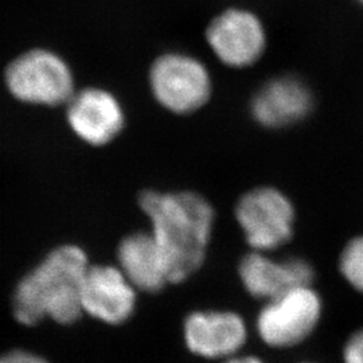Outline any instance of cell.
<instances>
[{"instance_id": "6da1fadb", "label": "cell", "mask_w": 363, "mask_h": 363, "mask_svg": "<svg viewBox=\"0 0 363 363\" xmlns=\"http://www.w3.org/2000/svg\"><path fill=\"white\" fill-rule=\"evenodd\" d=\"M140 208L151 222V234L162 252L169 283H181L202 265L214 211L201 195L144 191Z\"/></svg>"}, {"instance_id": "7a4b0ae2", "label": "cell", "mask_w": 363, "mask_h": 363, "mask_svg": "<svg viewBox=\"0 0 363 363\" xmlns=\"http://www.w3.org/2000/svg\"><path fill=\"white\" fill-rule=\"evenodd\" d=\"M89 261L84 249L61 245L23 276L13 296L15 319L34 325L45 318L72 325L81 316V292Z\"/></svg>"}, {"instance_id": "3957f363", "label": "cell", "mask_w": 363, "mask_h": 363, "mask_svg": "<svg viewBox=\"0 0 363 363\" xmlns=\"http://www.w3.org/2000/svg\"><path fill=\"white\" fill-rule=\"evenodd\" d=\"M4 84L19 103L34 106L67 104L76 93L70 66L57 52L30 49L6 67Z\"/></svg>"}, {"instance_id": "277c9868", "label": "cell", "mask_w": 363, "mask_h": 363, "mask_svg": "<svg viewBox=\"0 0 363 363\" xmlns=\"http://www.w3.org/2000/svg\"><path fill=\"white\" fill-rule=\"evenodd\" d=\"M320 315L319 295L310 286H295L267 300L257 318V333L272 347H291L311 334Z\"/></svg>"}, {"instance_id": "5b68a950", "label": "cell", "mask_w": 363, "mask_h": 363, "mask_svg": "<svg viewBox=\"0 0 363 363\" xmlns=\"http://www.w3.org/2000/svg\"><path fill=\"white\" fill-rule=\"evenodd\" d=\"M150 84L156 100L175 113L194 112L206 104L211 93L205 65L181 52L159 57L151 67Z\"/></svg>"}, {"instance_id": "8992f818", "label": "cell", "mask_w": 363, "mask_h": 363, "mask_svg": "<svg viewBox=\"0 0 363 363\" xmlns=\"http://www.w3.org/2000/svg\"><path fill=\"white\" fill-rule=\"evenodd\" d=\"M235 218L247 244L257 252L284 245L294 230L295 210L286 195L272 187H259L244 195Z\"/></svg>"}, {"instance_id": "52a82bcc", "label": "cell", "mask_w": 363, "mask_h": 363, "mask_svg": "<svg viewBox=\"0 0 363 363\" xmlns=\"http://www.w3.org/2000/svg\"><path fill=\"white\" fill-rule=\"evenodd\" d=\"M206 38L218 60L233 67L255 64L267 45L259 16L244 9H229L216 16L208 25Z\"/></svg>"}, {"instance_id": "ba28073f", "label": "cell", "mask_w": 363, "mask_h": 363, "mask_svg": "<svg viewBox=\"0 0 363 363\" xmlns=\"http://www.w3.org/2000/svg\"><path fill=\"white\" fill-rule=\"evenodd\" d=\"M82 312L108 325L125 322L135 310L136 288L120 268L89 265L81 292Z\"/></svg>"}, {"instance_id": "9c48e42d", "label": "cell", "mask_w": 363, "mask_h": 363, "mask_svg": "<svg viewBox=\"0 0 363 363\" xmlns=\"http://www.w3.org/2000/svg\"><path fill=\"white\" fill-rule=\"evenodd\" d=\"M66 120L79 140L91 145L112 142L124 127V113L116 97L104 89L86 88L67 103Z\"/></svg>"}, {"instance_id": "30bf717a", "label": "cell", "mask_w": 363, "mask_h": 363, "mask_svg": "<svg viewBox=\"0 0 363 363\" xmlns=\"http://www.w3.org/2000/svg\"><path fill=\"white\" fill-rule=\"evenodd\" d=\"M183 337L195 355L208 359L230 358L247 340V325L234 312L198 311L186 318Z\"/></svg>"}, {"instance_id": "8fae6325", "label": "cell", "mask_w": 363, "mask_h": 363, "mask_svg": "<svg viewBox=\"0 0 363 363\" xmlns=\"http://www.w3.org/2000/svg\"><path fill=\"white\" fill-rule=\"evenodd\" d=\"M240 277L255 298H274L291 288L310 286L313 279L311 265L300 259L277 261L253 250L240 264Z\"/></svg>"}, {"instance_id": "7c38bea8", "label": "cell", "mask_w": 363, "mask_h": 363, "mask_svg": "<svg viewBox=\"0 0 363 363\" xmlns=\"http://www.w3.org/2000/svg\"><path fill=\"white\" fill-rule=\"evenodd\" d=\"M311 105V93L300 79L276 78L255 96L252 113L261 125L280 128L301 120Z\"/></svg>"}, {"instance_id": "4fadbf2b", "label": "cell", "mask_w": 363, "mask_h": 363, "mask_svg": "<svg viewBox=\"0 0 363 363\" xmlns=\"http://www.w3.org/2000/svg\"><path fill=\"white\" fill-rule=\"evenodd\" d=\"M117 257L121 272L138 289L156 292L169 283L162 252L151 233L127 235L120 242Z\"/></svg>"}, {"instance_id": "5bb4252c", "label": "cell", "mask_w": 363, "mask_h": 363, "mask_svg": "<svg viewBox=\"0 0 363 363\" xmlns=\"http://www.w3.org/2000/svg\"><path fill=\"white\" fill-rule=\"evenodd\" d=\"M340 272L351 286L363 294V237L355 238L340 256Z\"/></svg>"}, {"instance_id": "9a60e30c", "label": "cell", "mask_w": 363, "mask_h": 363, "mask_svg": "<svg viewBox=\"0 0 363 363\" xmlns=\"http://www.w3.org/2000/svg\"><path fill=\"white\" fill-rule=\"evenodd\" d=\"M345 362L363 363V330L350 337L345 347Z\"/></svg>"}, {"instance_id": "2e32d148", "label": "cell", "mask_w": 363, "mask_h": 363, "mask_svg": "<svg viewBox=\"0 0 363 363\" xmlns=\"http://www.w3.org/2000/svg\"><path fill=\"white\" fill-rule=\"evenodd\" d=\"M0 363H49L42 357L26 350H13L0 357Z\"/></svg>"}, {"instance_id": "e0dca14e", "label": "cell", "mask_w": 363, "mask_h": 363, "mask_svg": "<svg viewBox=\"0 0 363 363\" xmlns=\"http://www.w3.org/2000/svg\"><path fill=\"white\" fill-rule=\"evenodd\" d=\"M225 363H264L257 357H230Z\"/></svg>"}, {"instance_id": "ac0fdd59", "label": "cell", "mask_w": 363, "mask_h": 363, "mask_svg": "<svg viewBox=\"0 0 363 363\" xmlns=\"http://www.w3.org/2000/svg\"><path fill=\"white\" fill-rule=\"evenodd\" d=\"M358 1H359V3H361V4L363 6V0H358Z\"/></svg>"}]
</instances>
